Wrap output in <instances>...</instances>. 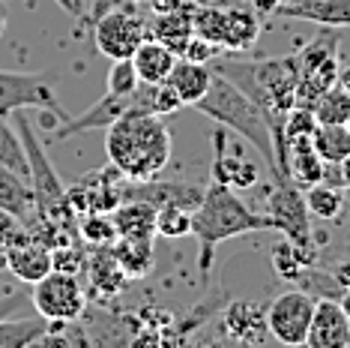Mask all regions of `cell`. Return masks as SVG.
Returning a JSON list of instances; mask_svg holds the SVG:
<instances>
[{
  "label": "cell",
  "mask_w": 350,
  "mask_h": 348,
  "mask_svg": "<svg viewBox=\"0 0 350 348\" xmlns=\"http://www.w3.org/2000/svg\"><path fill=\"white\" fill-rule=\"evenodd\" d=\"M105 153L126 180H150L171 162V132L159 114L129 108L105 132Z\"/></svg>",
  "instance_id": "6da1fadb"
},
{
  "label": "cell",
  "mask_w": 350,
  "mask_h": 348,
  "mask_svg": "<svg viewBox=\"0 0 350 348\" xmlns=\"http://www.w3.org/2000/svg\"><path fill=\"white\" fill-rule=\"evenodd\" d=\"M249 232H269V219L260 210L249 208L230 186L210 180L204 186L201 204L192 210V234L198 237V247H201L198 273L204 282L213 271V258H216V249L221 243Z\"/></svg>",
  "instance_id": "7a4b0ae2"
},
{
  "label": "cell",
  "mask_w": 350,
  "mask_h": 348,
  "mask_svg": "<svg viewBox=\"0 0 350 348\" xmlns=\"http://www.w3.org/2000/svg\"><path fill=\"white\" fill-rule=\"evenodd\" d=\"M192 108L201 112L204 117H210V121H216L221 129H234L240 138L249 141V145L260 153V160L269 165L273 180H288L282 174V169H278V156H275L273 136H269L267 117L260 114V108L254 105L230 78L213 73V82L206 87V93Z\"/></svg>",
  "instance_id": "3957f363"
},
{
  "label": "cell",
  "mask_w": 350,
  "mask_h": 348,
  "mask_svg": "<svg viewBox=\"0 0 350 348\" xmlns=\"http://www.w3.org/2000/svg\"><path fill=\"white\" fill-rule=\"evenodd\" d=\"M12 121H15V129H18L21 145H25V153H27V169H30L27 180H30V186H33L39 216L49 219V223H54L69 237L78 240L81 234H78V228H75V210L69 208V201H66V184H63L60 174L54 171L49 153H45V145L33 132V123L21 112H15Z\"/></svg>",
  "instance_id": "277c9868"
},
{
  "label": "cell",
  "mask_w": 350,
  "mask_h": 348,
  "mask_svg": "<svg viewBox=\"0 0 350 348\" xmlns=\"http://www.w3.org/2000/svg\"><path fill=\"white\" fill-rule=\"evenodd\" d=\"M264 216L269 219V232H282L284 240H291L312 261H317V240L312 232V213H308L306 195L293 180H273V189L267 195Z\"/></svg>",
  "instance_id": "5b68a950"
},
{
  "label": "cell",
  "mask_w": 350,
  "mask_h": 348,
  "mask_svg": "<svg viewBox=\"0 0 350 348\" xmlns=\"http://www.w3.org/2000/svg\"><path fill=\"white\" fill-rule=\"evenodd\" d=\"M297 58V73H299V87H297V105L312 108L317 97L326 93L332 84H338V34L336 27H323L321 36L306 42L293 54Z\"/></svg>",
  "instance_id": "8992f818"
},
{
  "label": "cell",
  "mask_w": 350,
  "mask_h": 348,
  "mask_svg": "<svg viewBox=\"0 0 350 348\" xmlns=\"http://www.w3.org/2000/svg\"><path fill=\"white\" fill-rule=\"evenodd\" d=\"M33 310L49 321H78L87 312V295L78 282L75 273L51 271L39 282H33V295H30Z\"/></svg>",
  "instance_id": "52a82bcc"
},
{
  "label": "cell",
  "mask_w": 350,
  "mask_h": 348,
  "mask_svg": "<svg viewBox=\"0 0 350 348\" xmlns=\"http://www.w3.org/2000/svg\"><path fill=\"white\" fill-rule=\"evenodd\" d=\"M150 36V25L138 12L123 10V6H111L102 12L93 25V42L105 54L108 60H123L132 58L135 49Z\"/></svg>",
  "instance_id": "ba28073f"
},
{
  "label": "cell",
  "mask_w": 350,
  "mask_h": 348,
  "mask_svg": "<svg viewBox=\"0 0 350 348\" xmlns=\"http://www.w3.org/2000/svg\"><path fill=\"white\" fill-rule=\"evenodd\" d=\"M312 315H314V297L308 295V291H299V288L282 291V295H275L267 306L269 336L288 348L306 345Z\"/></svg>",
  "instance_id": "9c48e42d"
},
{
  "label": "cell",
  "mask_w": 350,
  "mask_h": 348,
  "mask_svg": "<svg viewBox=\"0 0 350 348\" xmlns=\"http://www.w3.org/2000/svg\"><path fill=\"white\" fill-rule=\"evenodd\" d=\"M25 108H49V112L69 117L60 108L51 90V82L36 73H6L0 69V117H12Z\"/></svg>",
  "instance_id": "30bf717a"
},
{
  "label": "cell",
  "mask_w": 350,
  "mask_h": 348,
  "mask_svg": "<svg viewBox=\"0 0 350 348\" xmlns=\"http://www.w3.org/2000/svg\"><path fill=\"white\" fill-rule=\"evenodd\" d=\"M129 108H135L132 93L129 97H114V93H105L102 99H96L90 108H84L81 114L75 117H63V123L54 129V141H66L69 136H78V132H90V129H108L117 117H123Z\"/></svg>",
  "instance_id": "8fae6325"
},
{
  "label": "cell",
  "mask_w": 350,
  "mask_h": 348,
  "mask_svg": "<svg viewBox=\"0 0 350 348\" xmlns=\"http://www.w3.org/2000/svg\"><path fill=\"white\" fill-rule=\"evenodd\" d=\"M221 330L228 339L243 345H264L269 336L267 327V306L254 300H230L221 312Z\"/></svg>",
  "instance_id": "7c38bea8"
},
{
  "label": "cell",
  "mask_w": 350,
  "mask_h": 348,
  "mask_svg": "<svg viewBox=\"0 0 350 348\" xmlns=\"http://www.w3.org/2000/svg\"><path fill=\"white\" fill-rule=\"evenodd\" d=\"M308 348H350V319L338 300H314V315L308 324Z\"/></svg>",
  "instance_id": "4fadbf2b"
},
{
  "label": "cell",
  "mask_w": 350,
  "mask_h": 348,
  "mask_svg": "<svg viewBox=\"0 0 350 348\" xmlns=\"http://www.w3.org/2000/svg\"><path fill=\"white\" fill-rule=\"evenodd\" d=\"M210 180L225 184L230 189L254 186L260 180V169L252 160H245L243 153H230L228 150V136L221 132V126L213 132V165H210Z\"/></svg>",
  "instance_id": "5bb4252c"
},
{
  "label": "cell",
  "mask_w": 350,
  "mask_h": 348,
  "mask_svg": "<svg viewBox=\"0 0 350 348\" xmlns=\"http://www.w3.org/2000/svg\"><path fill=\"white\" fill-rule=\"evenodd\" d=\"M0 210L10 213L12 219H18L21 225L33 234V228L39 225V210H36V195L27 177H21L18 171L6 169L0 162Z\"/></svg>",
  "instance_id": "9a60e30c"
},
{
  "label": "cell",
  "mask_w": 350,
  "mask_h": 348,
  "mask_svg": "<svg viewBox=\"0 0 350 348\" xmlns=\"http://www.w3.org/2000/svg\"><path fill=\"white\" fill-rule=\"evenodd\" d=\"M3 258H6V271H10L18 282H39L45 273L54 271L51 264V247H45L42 240H36L33 234L25 237L18 243L3 247Z\"/></svg>",
  "instance_id": "2e32d148"
},
{
  "label": "cell",
  "mask_w": 350,
  "mask_h": 348,
  "mask_svg": "<svg viewBox=\"0 0 350 348\" xmlns=\"http://www.w3.org/2000/svg\"><path fill=\"white\" fill-rule=\"evenodd\" d=\"M260 21L258 12L245 6H221V49L225 51H245L258 42Z\"/></svg>",
  "instance_id": "e0dca14e"
},
{
  "label": "cell",
  "mask_w": 350,
  "mask_h": 348,
  "mask_svg": "<svg viewBox=\"0 0 350 348\" xmlns=\"http://www.w3.org/2000/svg\"><path fill=\"white\" fill-rule=\"evenodd\" d=\"M210 82H213V69L206 66V63H198L189 58H177L174 69L168 73V78H165V84L177 93L183 105H195L206 93Z\"/></svg>",
  "instance_id": "ac0fdd59"
},
{
  "label": "cell",
  "mask_w": 350,
  "mask_h": 348,
  "mask_svg": "<svg viewBox=\"0 0 350 348\" xmlns=\"http://www.w3.org/2000/svg\"><path fill=\"white\" fill-rule=\"evenodd\" d=\"M275 15L317 21L321 27H350V0H302V3L278 6Z\"/></svg>",
  "instance_id": "d6986e66"
},
{
  "label": "cell",
  "mask_w": 350,
  "mask_h": 348,
  "mask_svg": "<svg viewBox=\"0 0 350 348\" xmlns=\"http://www.w3.org/2000/svg\"><path fill=\"white\" fill-rule=\"evenodd\" d=\"M132 63H135V73H138V78L144 84H162L174 69V63H177V54H174L165 42L147 36L144 42L135 49Z\"/></svg>",
  "instance_id": "ffe728a7"
},
{
  "label": "cell",
  "mask_w": 350,
  "mask_h": 348,
  "mask_svg": "<svg viewBox=\"0 0 350 348\" xmlns=\"http://www.w3.org/2000/svg\"><path fill=\"white\" fill-rule=\"evenodd\" d=\"M288 177L299 189H308L326 180V162L317 156L312 138H297L288 145Z\"/></svg>",
  "instance_id": "44dd1931"
},
{
  "label": "cell",
  "mask_w": 350,
  "mask_h": 348,
  "mask_svg": "<svg viewBox=\"0 0 350 348\" xmlns=\"http://www.w3.org/2000/svg\"><path fill=\"white\" fill-rule=\"evenodd\" d=\"M111 256L123 267L129 279H144L153 271V237H117L111 243Z\"/></svg>",
  "instance_id": "7402d4cb"
},
{
  "label": "cell",
  "mask_w": 350,
  "mask_h": 348,
  "mask_svg": "<svg viewBox=\"0 0 350 348\" xmlns=\"http://www.w3.org/2000/svg\"><path fill=\"white\" fill-rule=\"evenodd\" d=\"M117 237H156V208L150 201H120L111 210Z\"/></svg>",
  "instance_id": "603a6c76"
},
{
  "label": "cell",
  "mask_w": 350,
  "mask_h": 348,
  "mask_svg": "<svg viewBox=\"0 0 350 348\" xmlns=\"http://www.w3.org/2000/svg\"><path fill=\"white\" fill-rule=\"evenodd\" d=\"M84 267L90 273V288L99 297H114L117 291H123L126 279H129L123 273V267L117 264V258L111 256V247H93V256Z\"/></svg>",
  "instance_id": "cb8c5ba5"
},
{
  "label": "cell",
  "mask_w": 350,
  "mask_h": 348,
  "mask_svg": "<svg viewBox=\"0 0 350 348\" xmlns=\"http://www.w3.org/2000/svg\"><path fill=\"white\" fill-rule=\"evenodd\" d=\"M150 34H153V39H159V42H165L180 58L183 49L189 45V39L195 36L192 12H189L186 6L171 10V12H156V21H153V27H150Z\"/></svg>",
  "instance_id": "d4e9b609"
},
{
  "label": "cell",
  "mask_w": 350,
  "mask_h": 348,
  "mask_svg": "<svg viewBox=\"0 0 350 348\" xmlns=\"http://www.w3.org/2000/svg\"><path fill=\"white\" fill-rule=\"evenodd\" d=\"M312 145L317 150V156L338 169L341 162L350 156V126H326V123H317L314 136H312Z\"/></svg>",
  "instance_id": "484cf974"
},
{
  "label": "cell",
  "mask_w": 350,
  "mask_h": 348,
  "mask_svg": "<svg viewBox=\"0 0 350 348\" xmlns=\"http://www.w3.org/2000/svg\"><path fill=\"white\" fill-rule=\"evenodd\" d=\"M51 321L49 319H15L6 321L0 319V348H25V345H39L42 336L49 334Z\"/></svg>",
  "instance_id": "4316f807"
},
{
  "label": "cell",
  "mask_w": 350,
  "mask_h": 348,
  "mask_svg": "<svg viewBox=\"0 0 350 348\" xmlns=\"http://www.w3.org/2000/svg\"><path fill=\"white\" fill-rule=\"evenodd\" d=\"M306 204H308V213L317 219H326V223H332V219H338L341 213H345V192H341V186L336 184H314L308 186L306 192Z\"/></svg>",
  "instance_id": "83f0119b"
},
{
  "label": "cell",
  "mask_w": 350,
  "mask_h": 348,
  "mask_svg": "<svg viewBox=\"0 0 350 348\" xmlns=\"http://www.w3.org/2000/svg\"><path fill=\"white\" fill-rule=\"evenodd\" d=\"M312 112L317 117V123L347 126L350 123V93L341 84H332L329 90L317 97V102L312 105Z\"/></svg>",
  "instance_id": "f1b7e54d"
},
{
  "label": "cell",
  "mask_w": 350,
  "mask_h": 348,
  "mask_svg": "<svg viewBox=\"0 0 350 348\" xmlns=\"http://www.w3.org/2000/svg\"><path fill=\"white\" fill-rule=\"evenodd\" d=\"M317 261H312L306 256L302 249H297L291 240H282V243H275V249H273V271L282 276V279H302L306 276L308 267H314Z\"/></svg>",
  "instance_id": "f546056e"
},
{
  "label": "cell",
  "mask_w": 350,
  "mask_h": 348,
  "mask_svg": "<svg viewBox=\"0 0 350 348\" xmlns=\"http://www.w3.org/2000/svg\"><path fill=\"white\" fill-rule=\"evenodd\" d=\"M0 162H3L6 169L18 171L21 177L30 174L25 145H21V136H18V129L10 123V117H0Z\"/></svg>",
  "instance_id": "4dcf8cb0"
},
{
  "label": "cell",
  "mask_w": 350,
  "mask_h": 348,
  "mask_svg": "<svg viewBox=\"0 0 350 348\" xmlns=\"http://www.w3.org/2000/svg\"><path fill=\"white\" fill-rule=\"evenodd\" d=\"M156 234H162V237H186V234H192V210L180 208V204L156 208Z\"/></svg>",
  "instance_id": "1f68e13d"
},
{
  "label": "cell",
  "mask_w": 350,
  "mask_h": 348,
  "mask_svg": "<svg viewBox=\"0 0 350 348\" xmlns=\"http://www.w3.org/2000/svg\"><path fill=\"white\" fill-rule=\"evenodd\" d=\"M78 234H81L87 243H93V247H111V243L117 240V228H114L111 213H96V210L84 213Z\"/></svg>",
  "instance_id": "d6a6232c"
},
{
  "label": "cell",
  "mask_w": 350,
  "mask_h": 348,
  "mask_svg": "<svg viewBox=\"0 0 350 348\" xmlns=\"http://www.w3.org/2000/svg\"><path fill=\"white\" fill-rule=\"evenodd\" d=\"M141 78L135 73V63L132 58H123V60H111V69H108V90L105 93H114V97H129V93L138 90Z\"/></svg>",
  "instance_id": "836d02e7"
},
{
  "label": "cell",
  "mask_w": 350,
  "mask_h": 348,
  "mask_svg": "<svg viewBox=\"0 0 350 348\" xmlns=\"http://www.w3.org/2000/svg\"><path fill=\"white\" fill-rule=\"evenodd\" d=\"M314 129H317V117H314L312 108L293 105L288 121H284V147H288L291 141H297V138H312Z\"/></svg>",
  "instance_id": "e575fe53"
},
{
  "label": "cell",
  "mask_w": 350,
  "mask_h": 348,
  "mask_svg": "<svg viewBox=\"0 0 350 348\" xmlns=\"http://www.w3.org/2000/svg\"><path fill=\"white\" fill-rule=\"evenodd\" d=\"M219 54H221L219 45L206 42V39H201V36H192V39H189V45L183 49L180 58H189V60H198V63H210V60H216Z\"/></svg>",
  "instance_id": "d590c367"
},
{
  "label": "cell",
  "mask_w": 350,
  "mask_h": 348,
  "mask_svg": "<svg viewBox=\"0 0 350 348\" xmlns=\"http://www.w3.org/2000/svg\"><path fill=\"white\" fill-rule=\"evenodd\" d=\"M25 237H30L27 228L21 225L18 219H12L10 213L0 210V247H10V243H18V240H25Z\"/></svg>",
  "instance_id": "8d00e7d4"
},
{
  "label": "cell",
  "mask_w": 350,
  "mask_h": 348,
  "mask_svg": "<svg viewBox=\"0 0 350 348\" xmlns=\"http://www.w3.org/2000/svg\"><path fill=\"white\" fill-rule=\"evenodd\" d=\"M54 3H57L66 15H72V18H84V12H87L84 0H54Z\"/></svg>",
  "instance_id": "74e56055"
},
{
  "label": "cell",
  "mask_w": 350,
  "mask_h": 348,
  "mask_svg": "<svg viewBox=\"0 0 350 348\" xmlns=\"http://www.w3.org/2000/svg\"><path fill=\"white\" fill-rule=\"evenodd\" d=\"M150 6H153L156 12H171V10L186 6V0H150Z\"/></svg>",
  "instance_id": "f35d334b"
},
{
  "label": "cell",
  "mask_w": 350,
  "mask_h": 348,
  "mask_svg": "<svg viewBox=\"0 0 350 348\" xmlns=\"http://www.w3.org/2000/svg\"><path fill=\"white\" fill-rule=\"evenodd\" d=\"M338 171H341V186H347V189H350V156L338 165Z\"/></svg>",
  "instance_id": "ab89813d"
},
{
  "label": "cell",
  "mask_w": 350,
  "mask_h": 348,
  "mask_svg": "<svg viewBox=\"0 0 350 348\" xmlns=\"http://www.w3.org/2000/svg\"><path fill=\"white\" fill-rule=\"evenodd\" d=\"M338 84L350 93V66H347V69H341V73H338Z\"/></svg>",
  "instance_id": "60d3db41"
},
{
  "label": "cell",
  "mask_w": 350,
  "mask_h": 348,
  "mask_svg": "<svg viewBox=\"0 0 350 348\" xmlns=\"http://www.w3.org/2000/svg\"><path fill=\"white\" fill-rule=\"evenodd\" d=\"M338 303H341V310H345V312H347V319H350V288L345 291V295H341Z\"/></svg>",
  "instance_id": "b9f144b4"
},
{
  "label": "cell",
  "mask_w": 350,
  "mask_h": 348,
  "mask_svg": "<svg viewBox=\"0 0 350 348\" xmlns=\"http://www.w3.org/2000/svg\"><path fill=\"white\" fill-rule=\"evenodd\" d=\"M278 6H291V3H302V0H275ZM278 6H275V12H278Z\"/></svg>",
  "instance_id": "7bdbcfd3"
},
{
  "label": "cell",
  "mask_w": 350,
  "mask_h": 348,
  "mask_svg": "<svg viewBox=\"0 0 350 348\" xmlns=\"http://www.w3.org/2000/svg\"><path fill=\"white\" fill-rule=\"evenodd\" d=\"M3 30H6V12L0 10V36H3Z\"/></svg>",
  "instance_id": "ee69618b"
},
{
  "label": "cell",
  "mask_w": 350,
  "mask_h": 348,
  "mask_svg": "<svg viewBox=\"0 0 350 348\" xmlns=\"http://www.w3.org/2000/svg\"><path fill=\"white\" fill-rule=\"evenodd\" d=\"M0 271H6V258H3V247H0Z\"/></svg>",
  "instance_id": "f6af8a7d"
}]
</instances>
